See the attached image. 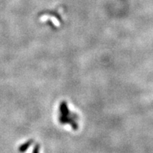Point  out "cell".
Returning <instances> with one entry per match:
<instances>
[{"label":"cell","instance_id":"6da1fadb","mask_svg":"<svg viewBox=\"0 0 153 153\" xmlns=\"http://www.w3.org/2000/svg\"><path fill=\"white\" fill-rule=\"evenodd\" d=\"M38 147H36V148L33 151V153H38Z\"/></svg>","mask_w":153,"mask_h":153}]
</instances>
